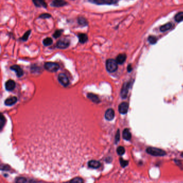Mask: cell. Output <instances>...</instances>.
<instances>
[{
	"label": "cell",
	"instance_id": "6da1fadb",
	"mask_svg": "<svg viewBox=\"0 0 183 183\" xmlns=\"http://www.w3.org/2000/svg\"><path fill=\"white\" fill-rule=\"evenodd\" d=\"M146 152L154 156H164L166 155V152L163 149L155 147H148L146 149Z\"/></svg>",
	"mask_w": 183,
	"mask_h": 183
},
{
	"label": "cell",
	"instance_id": "7a4b0ae2",
	"mask_svg": "<svg viewBox=\"0 0 183 183\" xmlns=\"http://www.w3.org/2000/svg\"><path fill=\"white\" fill-rule=\"evenodd\" d=\"M106 67L109 72H114L118 69V63L113 59H109L106 61Z\"/></svg>",
	"mask_w": 183,
	"mask_h": 183
},
{
	"label": "cell",
	"instance_id": "3957f363",
	"mask_svg": "<svg viewBox=\"0 0 183 183\" xmlns=\"http://www.w3.org/2000/svg\"><path fill=\"white\" fill-rule=\"evenodd\" d=\"M45 68L50 72H56L59 69V65L54 62H47L44 65Z\"/></svg>",
	"mask_w": 183,
	"mask_h": 183
},
{
	"label": "cell",
	"instance_id": "277c9868",
	"mask_svg": "<svg viewBox=\"0 0 183 183\" xmlns=\"http://www.w3.org/2000/svg\"><path fill=\"white\" fill-rule=\"evenodd\" d=\"M70 45V41L67 39H62L56 43V47L59 49H66Z\"/></svg>",
	"mask_w": 183,
	"mask_h": 183
},
{
	"label": "cell",
	"instance_id": "5b68a950",
	"mask_svg": "<svg viewBox=\"0 0 183 183\" xmlns=\"http://www.w3.org/2000/svg\"><path fill=\"white\" fill-rule=\"evenodd\" d=\"M58 80L61 84L65 87L68 86L69 84V81L68 77L65 73H60L58 76Z\"/></svg>",
	"mask_w": 183,
	"mask_h": 183
},
{
	"label": "cell",
	"instance_id": "8992f818",
	"mask_svg": "<svg viewBox=\"0 0 183 183\" xmlns=\"http://www.w3.org/2000/svg\"><path fill=\"white\" fill-rule=\"evenodd\" d=\"M68 5V2L65 0H53L51 3V6L55 8H60Z\"/></svg>",
	"mask_w": 183,
	"mask_h": 183
},
{
	"label": "cell",
	"instance_id": "52a82bcc",
	"mask_svg": "<svg viewBox=\"0 0 183 183\" xmlns=\"http://www.w3.org/2000/svg\"><path fill=\"white\" fill-rule=\"evenodd\" d=\"M129 105L127 102H123L119 106V111L121 114H126L128 110Z\"/></svg>",
	"mask_w": 183,
	"mask_h": 183
},
{
	"label": "cell",
	"instance_id": "ba28073f",
	"mask_svg": "<svg viewBox=\"0 0 183 183\" xmlns=\"http://www.w3.org/2000/svg\"><path fill=\"white\" fill-rule=\"evenodd\" d=\"M10 69L12 71H14L16 73L17 76L18 77H20L23 75V74H24L23 71L19 65H12V66H11Z\"/></svg>",
	"mask_w": 183,
	"mask_h": 183
},
{
	"label": "cell",
	"instance_id": "9c48e42d",
	"mask_svg": "<svg viewBox=\"0 0 183 183\" xmlns=\"http://www.w3.org/2000/svg\"><path fill=\"white\" fill-rule=\"evenodd\" d=\"M88 167L92 169H98L101 166V163L98 161L95 160H91L88 163Z\"/></svg>",
	"mask_w": 183,
	"mask_h": 183
},
{
	"label": "cell",
	"instance_id": "30bf717a",
	"mask_svg": "<svg viewBox=\"0 0 183 183\" xmlns=\"http://www.w3.org/2000/svg\"><path fill=\"white\" fill-rule=\"evenodd\" d=\"M33 4L36 7L38 8H44L46 9L47 5L45 0H32Z\"/></svg>",
	"mask_w": 183,
	"mask_h": 183
},
{
	"label": "cell",
	"instance_id": "8fae6325",
	"mask_svg": "<svg viewBox=\"0 0 183 183\" xmlns=\"http://www.w3.org/2000/svg\"><path fill=\"white\" fill-rule=\"evenodd\" d=\"M115 116V114H114V111L112 109H107L105 114V117L106 118V120H113Z\"/></svg>",
	"mask_w": 183,
	"mask_h": 183
},
{
	"label": "cell",
	"instance_id": "7c38bea8",
	"mask_svg": "<svg viewBox=\"0 0 183 183\" xmlns=\"http://www.w3.org/2000/svg\"><path fill=\"white\" fill-rule=\"evenodd\" d=\"M129 87H130V83L129 82H126L124 84L121 91V96L124 99L127 97Z\"/></svg>",
	"mask_w": 183,
	"mask_h": 183
},
{
	"label": "cell",
	"instance_id": "4fadbf2b",
	"mask_svg": "<svg viewBox=\"0 0 183 183\" xmlns=\"http://www.w3.org/2000/svg\"><path fill=\"white\" fill-rule=\"evenodd\" d=\"M6 89L8 91L13 90L16 87V83L12 80H9L6 82Z\"/></svg>",
	"mask_w": 183,
	"mask_h": 183
},
{
	"label": "cell",
	"instance_id": "5bb4252c",
	"mask_svg": "<svg viewBox=\"0 0 183 183\" xmlns=\"http://www.w3.org/2000/svg\"><path fill=\"white\" fill-rule=\"evenodd\" d=\"M17 98L16 97H13L6 99L5 102V103L7 106H11L14 105V104H15L17 102Z\"/></svg>",
	"mask_w": 183,
	"mask_h": 183
},
{
	"label": "cell",
	"instance_id": "9a60e30c",
	"mask_svg": "<svg viewBox=\"0 0 183 183\" xmlns=\"http://www.w3.org/2000/svg\"><path fill=\"white\" fill-rule=\"evenodd\" d=\"M79 42L81 43H85L88 40V36L85 33H79L77 35Z\"/></svg>",
	"mask_w": 183,
	"mask_h": 183
},
{
	"label": "cell",
	"instance_id": "2e32d148",
	"mask_svg": "<svg viewBox=\"0 0 183 183\" xmlns=\"http://www.w3.org/2000/svg\"><path fill=\"white\" fill-rule=\"evenodd\" d=\"M77 23L82 27H85L88 25V22L84 17L80 16L77 18Z\"/></svg>",
	"mask_w": 183,
	"mask_h": 183
},
{
	"label": "cell",
	"instance_id": "e0dca14e",
	"mask_svg": "<svg viewBox=\"0 0 183 183\" xmlns=\"http://www.w3.org/2000/svg\"><path fill=\"white\" fill-rule=\"evenodd\" d=\"M126 60V54H119V55L116 57V61L117 62L118 64H123L125 61Z\"/></svg>",
	"mask_w": 183,
	"mask_h": 183
},
{
	"label": "cell",
	"instance_id": "ac0fdd59",
	"mask_svg": "<svg viewBox=\"0 0 183 183\" xmlns=\"http://www.w3.org/2000/svg\"><path fill=\"white\" fill-rule=\"evenodd\" d=\"M123 136L125 140L127 141L130 140L132 138V135L130 130L127 129V128L125 129L123 132Z\"/></svg>",
	"mask_w": 183,
	"mask_h": 183
},
{
	"label": "cell",
	"instance_id": "d6986e66",
	"mask_svg": "<svg viewBox=\"0 0 183 183\" xmlns=\"http://www.w3.org/2000/svg\"><path fill=\"white\" fill-rule=\"evenodd\" d=\"M87 97L88 98L90 99L91 101L95 103H99L100 102V100L99 98L96 95H95L93 93H89L87 95Z\"/></svg>",
	"mask_w": 183,
	"mask_h": 183
},
{
	"label": "cell",
	"instance_id": "ffe728a7",
	"mask_svg": "<svg viewBox=\"0 0 183 183\" xmlns=\"http://www.w3.org/2000/svg\"><path fill=\"white\" fill-rule=\"evenodd\" d=\"M172 26V24L170 23H168L167 24H164V25L160 27V30L161 32H165L170 30Z\"/></svg>",
	"mask_w": 183,
	"mask_h": 183
},
{
	"label": "cell",
	"instance_id": "44dd1931",
	"mask_svg": "<svg viewBox=\"0 0 183 183\" xmlns=\"http://www.w3.org/2000/svg\"><path fill=\"white\" fill-rule=\"evenodd\" d=\"M89 1L97 5H106V0H89Z\"/></svg>",
	"mask_w": 183,
	"mask_h": 183
},
{
	"label": "cell",
	"instance_id": "7402d4cb",
	"mask_svg": "<svg viewBox=\"0 0 183 183\" xmlns=\"http://www.w3.org/2000/svg\"><path fill=\"white\" fill-rule=\"evenodd\" d=\"M43 42L45 46H49L53 43V40L51 38L48 37V38H46L44 39Z\"/></svg>",
	"mask_w": 183,
	"mask_h": 183
},
{
	"label": "cell",
	"instance_id": "603a6c76",
	"mask_svg": "<svg viewBox=\"0 0 183 183\" xmlns=\"http://www.w3.org/2000/svg\"><path fill=\"white\" fill-rule=\"evenodd\" d=\"M69 183H84V180L81 177H75L69 181Z\"/></svg>",
	"mask_w": 183,
	"mask_h": 183
},
{
	"label": "cell",
	"instance_id": "cb8c5ba5",
	"mask_svg": "<svg viewBox=\"0 0 183 183\" xmlns=\"http://www.w3.org/2000/svg\"><path fill=\"white\" fill-rule=\"evenodd\" d=\"M175 20L177 22H180L183 21V12H180L178 13L175 16Z\"/></svg>",
	"mask_w": 183,
	"mask_h": 183
},
{
	"label": "cell",
	"instance_id": "d4e9b609",
	"mask_svg": "<svg viewBox=\"0 0 183 183\" xmlns=\"http://www.w3.org/2000/svg\"><path fill=\"white\" fill-rule=\"evenodd\" d=\"M31 32V30H28L27 31H26L25 33H24V34L23 35V36L20 39H21L23 41H26L27 40L29 36H30V34Z\"/></svg>",
	"mask_w": 183,
	"mask_h": 183
},
{
	"label": "cell",
	"instance_id": "484cf974",
	"mask_svg": "<svg viewBox=\"0 0 183 183\" xmlns=\"http://www.w3.org/2000/svg\"><path fill=\"white\" fill-rule=\"evenodd\" d=\"M27 179L23 177H18L16 178L15 183H26Z\"/></svg>",
	"mask_w": 183,
	"mask_h": 183
},
{
	"label": "cell",
	"instance_id": "4316f807",
	"mask_svg": "<svg viewBox=\"0 0 183 183\" xmlns=\"http://www.w3.org/2000/svg\"><path fill=\"white\" fill-rule=\"evenodd\" d=\"M116 152L119 155H123L125 153V149L124 147L123 146H119L116 149Z\"/></svg>",
	"mask_w": 183,
	"mask_h": 183
},
{
	"label": "cell",
	"instance_id": "83f0119b",
	"mask_svg": "<svg viewBox=\"0 0 183 183\" xmlns=\"http://www.w3.org/2000/svg\"><path fill=\"white\" fill-rule=\"evenodd\" d=\"M64 32L63 30H57L55 31V32L54 33V34H53V36L54 38L55 39H57L61 35L62 32Z\"/></svg>",
	"mask_w": 183,
	"mask_h": 183
},
{
	"label": "cell",
	"instance_id": "f1b7e54d",
	"mask_svg": "<svg viewBox=\"0 0 183 183\" xmlns=\"http://www.w3.org/2000/svg\"><path fill=\"white\" fill-rule=\"evenodd\" d=\"M119 161H120V165H121V167L123 168H125L126 167V166H127L128 165V161L124 160L123 158H120L119 159Z\"/></svg>",
	"mask_w": 183,
	"mask_h": 183
},
{
	"label": "cell",
	"instance_id": "f546056e",
	"mask_svg": "<svg viewBox=\"0 0 183 183\" xmlns=\"http://www.w3.org/2000/svg\"><path fill=\"white\" fill-rule=\"evenodd\" d=\"M6 119L5 117L2 114H1V117H0V127H1V130L2 129L4 125H5Z\"/></svg>",
	"mask_w": 183,
	"mask_h": 183
},
{
	"label": "cell",
	"instance_id": "4dcf8cb0",
	"mask_svg": "<svg viewBox=\"0 0 183 183\" xmlns=\"http://www.w3.org/2000/svg\"><path fill=\"white\" fill-rule=\"evenodd\" d=\"M52 17L51 15L48 14V13H44V14H41L40 15H39V18H41V19H48V18H50Z\"/></svg>",
	"mask_w": 183,
	"mask_h": 183
},
{
	"label": "cell",
	"instance_id": "1f68e13d",
	"mask_svg": "<svg viewBox=\"0 0 183 183\" xmlns=\"http://www.w3.org/2000/svg\"><path fill=\"white\" fill-rule=\"evenodd\" d=\"M148 41L151 44H155L157 41V38L154 36H150L148 38Z\"/></svg>",
	"mask_w": 183,
	"mask_h": 183
},
{
	"label": "cell",
	"instance_id": "d6a6232c",
	"mask_svg": "<svg viewBox=\"0 0 183 183\" xmlns=\"http://www.w3.org/2000/svg\"><path fill=\"white\" fill-rule=\"evenodd\" d=\"M119 140H120V132L119 130H118L117 131V132H116L115 137V143L117 144L119 141Z\"/></svg>",
	"mask_w": 183,
	"mask_h": 183
},
{
	"label": "cell",
	"instance_id": "836d02e7",
	"mask_svg": "<svg viewBox=\"0 0 183 183\" xmlns=\"http://www.w3.org/2000/svg\"><path fill=\"white\" fill-rule=\"evenodd\" d=\"M116 0H106V5H113L116 3Z\"/></svg>",
	"mask_w": 183,
	"mask_h": 183
},
{
	"label": "cell",
	"instance_id": "e575fe53",
	"mask_svg": "<svg viewBox=\"0 0 183 183\" xmlns=\"http://www.w3.org/2000/svg\"><path fill=\"white\" fill-rule=\"evenodd\" d=\"M8 169V170H9V167H8V165H4V166H3H3H1V170H6V169Z\"/></svg>",
	"mask_w": 183,
	"mask_h": 183
},
{
	"label": "cell",
	"instance_id": "d590c367",
	"mask_svg": "<svg viewBox=\"0 0 183 183\" xmlns=\"http://www.w3.org/2000/svg\"><path fill=\"white\" fill-rule=\"evenodd\" d=\"M105 161H106V162H107V163H110V162L112 161L111 157H107V158H106Z\"/></svg>",
	"mask_w": 183,
	"mask_h": 183
},
{
	"label": "cell",
	"instance_id": "8d00e7d4",
	"mask_svg": "<svg viewBox=\"0 0 183 183\" xmlns=\"http://www.w3.org/2000/svg\"><path fill=\"white\" fill-rule=\"evenodd\" d=\"M131 70H132V68H131V66H130V65H129V66H128V71H131Z\"/></svg>",
	"mask_w": 183,
	"mask_h": 183
},
{
	"label": "cell",
	"instance_id": "74e56055",
	"mask_svg": "<svg viewBox=\"0 0 183 183\" xmlns=\"http://www.w3.org/2000/svg\"></svg>",
	"mask_w": 183,
	"mask_h": 183
}]
</instances>
